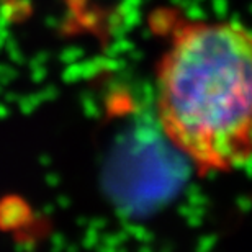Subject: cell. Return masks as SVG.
<instances>
[{"mask_svg": "<svg viewBox=\"0 0 252 252\" xmlns=\"http://www.w3.org/2000/svg\"><path fill=\"white\" fill-rule=\"evenodd\" d=\"M156 115L169 143L201 174L233 172L252 160V30L159 8Z\"/></svg>", "mask_w": 252, "mask_h": 252, "instance_id": "6da1fadb", "label": "cell"}]
</instances>
